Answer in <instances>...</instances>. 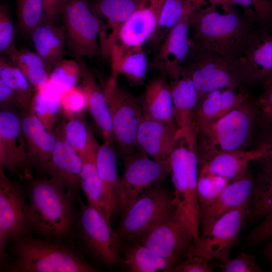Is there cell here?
I'll return each instance as SVG.
<instances>
[{"instance_id": "1", "label": "cell", "mask_w": 272, "mask_h": 272, "mask_svg": "<svg viewBox=\"0 0 272 272\" xmlns=\"http://www.w3.org/2000/svg\"><path fill=\"white\" fill-rule=\"evenodd\" d=\"M207 4L197 5L189 16L193 50L242 56L253 24L234 10L221 14Z\"/></svg>"}, {"instance_id": "2", "label": "cell", "mask_w": 272, "mask_h": 272, "mask_svg": "<svg viewBox=\"0 0 272 272\" xmlns=\"http://www.w3.org/2000/svg\"><path fill=\"white\" fill-rule=\"evenodd\" d=\"M260 127L255 98L248 99L229 113L196 132L198 163L215 154L249 150Z\"/></svg>"}, {"instance_id": "3", "label": "cell", "mask_w": 272, "mask_h": 272, "mask_svg": "<svg viewBox=\"0 0 272 272\" xmlns=\"http://www.w3.org/2000/svg\"><path fill=\"white\" fill-rule=\"evenodd\" d=\"M11 259L3 262L9 272H96L82 256L60 242L29 234L12 241Z\"/></svg>"}, {"instance_id": "4", "label": "cell", "mask_w": 272, "mask_h": 272, "mask_svg": "<svg viewBox=\"0 0 272 272\" xmlns=\"http://www.w3.org/2000/svg\"><path fill=\"white\" fill-rule=\"evenodd\" d=\"M28 188V216L31 229L39 235L67 236L77 223L76 199L49 178H31Z\"/></svg>"}, {"instance_id": "5", "label": "cell", "mask_w": 272, "mask_h": 272, "mask_svg": "<svg viewBox=\"0 0 272 272\" xmlns=\"http://www.w3.org/2000/svg\"><path fill=\"white\" fill-rule=\"evenodd\" d=\"M170 166L174 202L192 233L193 244H196L200 235L197 196L198 159L194 135L178 129L170 155Z\"/></svg>"}, {"instance_id": "6", "label": "cell", "mask_w": 272, "mask_h": 272, "mask_svg": "<svg viewBox=\"0 0 272 272\" xmlns=\"http://www.w3.org/2000/svg\"><path fill=\"white\" fill-rule=\"evenodd\" d=\"M183 64L192 78L198 98L225 87L252 86L250 70L242 56L193 50Z\"/></svg>"}, {"instance_id": "7", "label": "cell", "mask_w": 272, "mask_h": 272, "mask_svg": "<svg viewBox=\"0 0 272 272\" xmlns=\"http://www.w3.org/2000/svg\"><path fill=\"white\" fill-rule=\"evenodd\" d=\"M176 209L173 197L160 184L140 194L124 211L115 230L122 244L135 240Z\"/></svg>"}, {"instance_id": "8", "label": "cell", "mask_w": 272, "mask_h": 272, "mask_svg": "<svg viewBox=\"0 0 272 272\" xmlns=\"http://www.w3.org/2000/svg\"><path fill=\"white\" fill-rule=\"evenodd\" d=\"M103 91L118 152L122 156L131 154L139 147L138 133L144 117L141 104L134 96L118 85L117 77L111 76Z\"/></svg>"}, {"instance_id": "9", "label": "cell", "mask_w": 272, "mask_h": 272, "mask_svg": "<svg viewBox=\"0 0 272 272\" xmlns=\"http://www.w3.org/2000/svg\"><path fill=\"white\" fill-rule=\"evenodd\" d=\"M80 204L77 224L85 248L95 259L106 265L121 262L122 243L105 215L83 201Z\"/></svg>"}, {"instance_id": "10", "label": "cell", "mask_w": 272, "mask_h": 272, "mask_svg": "<svg viewBox=\"0 0 272 272\" xmlns=\"http://www.w3.org/2000/svg\"><path fill=\"white\" fill-rule=\"evenodd\" d=\"M134 241L146 246L165 260L172 270L187 256L193 243L192 233L176 208L169 216Z\"/></svg>"}, {"instance_id": "11", "label": "cell", "mask_w": 272, "mask_h": 272, "mask_svg": "<svg viewBox=\"0 0 272 272\" xmlns=\"http://www.w3.org/2000/svg\"><path fill=\"white\" fill-rule=\"evenodd\" d=\"M61 16L66 42L76 56L92 57L100 53L99 24L88 0H64Z\"/></svg>"}, {"instance_id": "12", "label": "cell", "mask_w": 272, "mask_h": 272, "mask_svg": "<svg viewBox=\"0 0 272 272\" xmlns=\"http://www.w3.org/2000/svg\"><path fill=\"white\" fill-rule=\"evenodd\" d=\"M31 229L28 216V201L21 185L12 180L0 169V257H7L8 242L28 234Z\"/></svg>"}, {"instance_id": "13", "label": "cell", "mask_w": 272, "mask_h": 272, "mask_svg": "<svg viewBox=\"0 0 272 272\" xmlns=\"http://www.w3.org/2000/svg\"><path fill=\"white\" fill-rule=\"evenodd\" d=\"M249 202L219 219L206 234L200 236L199 242L192 245L188 255L217 260L221 264L230 259L232 249L239 238L241 227L251 216Z\"/></svg>"}, {"instance_id": "14", "label": "cell", "mask_w": 272, "mask_h": 272, "mask_svg": "<svg viewBox=\"0 0 272 272\" xmlns=\"http://www.w3.org/2000/svg\"><path fill=\"white\" fill-rule=\"evenodd\" d=\"M124 171L121 178L120 211L127 208L143 192L160 184L170 169L154 161L139 147L122 156Z\"/></svg>"}, {"instance_id": "15", "label": "cell", "mask_w": 272, "mask_h": 272, "mask_svg": "<svg viewBox=\"0 0 272 272\" xmlns=\"http://www.w3.org/2000/svg\"><path fill=\"white\" fill-rule=\"evenodd\" d=\"M31 163L21 117L13 107H1L0 169L17 175L20 180L30 179Z\"/></svg>"}, {"instance_id": "16", "label": "cell", "mask_w": 272, "mask_h": 272, "mask_svg": "<svg viewBox=\"0 0 272 272\" xmlns=\"http://www.w3.org/2000/svg\"><path fill=\"white\" fill-rule=\"evenodd\" d=\"M56 144L50 159L41 165L42 168L50 181L63 188L80 203V175L83 161L75 151L65 141L62 125L54 131Z\"/></svg>"}, {"instance_id": "17", "label": "cell", "mask_w": 272, "mask_h": 272, "mask_svg": "<svg viewBox=\"0 0 272 272\" xmlns=\"http://www.w3.org/2000/svg\"><path fill=\"white\" fill-rule=\"evenodd\" d=\"M165 0H141L121 29L110 58L119 55L126 49L143 46L156 28Z\"/></svg>"}, {"instance_id": "18", "label": "cell", "mask_w": 272, "mask_h": 272, "mask_svg": "<svg viewBox=\"0 0 272 272\" xmlns=\"http://www.w3.org/2000/svg\"><path fill=\"white\" fill-rule=\"evenodd\" d=\"M141 0H91L90 7L99 24L100 53L110 57L113 46L123 25Z\"/></svg>"}, {"instance_id": "19", "label": "cell", "mask_w": 272, "mask_h": 272, "mask_svg": "<svg viewBox=\"0 0 272 272\" xmlns=\"http://www.w3.org/2000/svg\"><path fill=\"white\" fill-rule=\"evenodd\" d=\"M165 75L171 90L177 128L196 134L193 114L198 96L189 73L182 64L170 70Z\"/></svg>"}, {"instance_id": "20", "label": "cell", "mask_w": 272, "mask_h": 272, "mask_svg": "<svg viewBox=\"0 0 272 272\" xmlns=\"http://www.w3.org/2000/svg\"><path fill=\"white\" fill-rule=\"evenodd\" d=\"M252 97L248 88L228 87L200 96L195 106L193 122L195 133L199 129L223 117Z\"/></svg>"}, {"instance_id": "21", "label": "cell", "mask_w": 272, "mask_h": 272, "mask_svg": "<svg viewBox=\"0 0 272 272\" xmlns=\"http://www.w3.org/2000/svg\"><path fill=\"white\" fill-rule=\"evenodd\" d=\"M242 56L250 70L252 85L272 78V24H253Z\"/></svg>"}, {"instance_id": "22", "label": "cell", "mask_w": 272, "mask_h": 272, "mask_svg": "<svg viewBox=\"0 0 272 272\" xmlns=\"http://www.w3.org/2000/svg\"><path fill=\"white\" fill-rule=\"evenodd\" d=\"M178 129L175 123L144 116L138 133V145L153 160L170 169V155Z\"/></svg>"}, {"instance_id": "23", "label": "cell", "mask_w": 272, "mask_h": 272, "mask_svg": "<svg viewBox=\"0 0 272 272\" xmlns=\"http://www.w3.org/2000/svg\"><path fill=\"white\" fill-rule=\"evenodd\" d=\"M194 8L182 17L157 50L154 64L160 73L165 74L170 70L183 64L193 51L189 35L188 19Z\"/></svg>"}, {"instance_id": "24", "label": "cell", "mask_w": 272, "mask_h": 272, "mask_svg": "<svg viewBox=\"0 0 272 272\" xmlns=\"http://www.w3.org/2000/svg\"><path fill=\"white\" fill-rule=\"evenodd\" d=\"M254 177L250 172L232 180L224 188L216 200L199 215L202 235L206 234L214 223L229 212L250 200Z\"/></svg>"}, {"instance_id": "25", "label": "cell", "mask_w": 272, "mask_h": 272, "mask_svg": "<svg viewBox=\"0 0 272 272\" xmlns=\"http://www.w3.org/2000/svg\"><path fill=\"white\" fill-rule=\"evenodd\" d=\"M81 67V87L87 98V109L101 132L104 143L112 145L114 134L109 106L104 93L83 57L76 56Z\"/></svg>"}, {"instance_id": "26", "label": "cell", "mask_w": 272, "mask_h": 272, "mask_svg": "<svg viewBox=\"0 0 272 272\" xmlns=\"http://www.w3.org/2000/svg\"><path fill=\"white\" fill-rule=\"evenodd\" d=\"M96 163L102 182L105 200L106 217L111 224L114 214L120 211L121 178L118 174L116 156L112 145L99 146Z\"/></svg>"}, {"instance_id": "27", "label": "cell", "mask_w": 272, "mask_h": 272, "mask_svg": "<svg viewBox=\"0 0 272 272\" xmlns=\"http://www.w3.org/2000/svg\"><path fill=\"white\" fill-rule=\"evenodd\" d=\"M259 158L258 152L254 148L223 152L199 163L198 172L215 175L231 181L250 172L249 163Z\"/></svg>"}, {"instance_id": "28", "label": "cell", "mask_w": 272, "mask_h": 272, "mask_svg": "<svg viewBox=\"0 0 272 272\" xmlns=\"http://www.w3.org/2000/svg\"><path fill=\"white\" fill-rule=\"evenodd\" d=\"M21 127L31 163L39 167L52 157L56 139L48 131L35 114L30 104L21 117Z\"/></svg>"}, {"instance_id": "29", "label": "cell", "mask_w": 272, "mask_h": 272, "mask_svg": "<svg viewBox=\"0 0 272 272\" xmlns=\"http://www.w3.org/2000/svg\"><path fill=\"white\" fill-rule=\"evenodd\" d=\"M141 106L144 117L175 123L171 90L165 74L160 73L149 81Z\"/></svg>"}, {"instance_id": "30", "label": "cell", "mask_w": 272, "mask_h": 272, "mask_svg": "<svg viewBox=\"0 0 272 272\" xmlns=\"http://www.w3.org/2000/svg\"><path fill=\"white\" fill-rule=\"evenodd\" d=\"M36 53L50 70L65 54L66 37L63 26L43 20L31 33Z\"/></svg>"}, {"instance_id": "31", "label": "cell", "mask_w": 272, "mask_h": 272, "mask_svg": "<svg viewBox=\"0 0 272 272\" xmlns=\"http://www.w3.org/2000/svg\"><path fill=\"white\" fill-rule=\"evenodd\" d=\"M99 146L91 132L87 150L82 159L80 186L88 205L96 208L106 216L103 189L96 163L97 152Z\"/></svg>"}, {"instance_id": "32", "label": "cell", "mask_w": 272, "mask_h": 272, "mask_svg": "<svg viewBox=\"0 0 272 272\" xmlns=\"http://www.w3.org/2000/svg\"><path fill=\"white\" fill-rule=\"evenodd\" d=\"M122 251L121 262L129 271L171 272L172 268L165 260L135 241L123 244Z\"/></svg>"}, {"instance_id": "33", "label": "cell", "mask_w": 272, "mask_h": 272, "mask_svg": "<svg viewBox=\"0 0 272 272\" xmlns=\"http://www.w3.org/2000/svg\"><path fill=\"white\" fill-rule=\"evenodd\" d=\"M5 54L24 74L35 92L42 89L48 84L51 70L36 52L26 49L18 50L14 45Z\"/></svg>"}, {"instance_id": "34", "label": "cell", "mask_w": 272, "mask_h": 272, "mask_svg": "<svg viewBox=\"0 0 272 272\" xmlns=\"http://www.w3.org/2000/svg\"><path fill=\"white\" fill-rule=\"evenodd\" d=\"M112 76H124L132 86L144 83L148 67L147 54L143 46L125 49L111 59Z\"/></svg>"}, {"instance_id": "35", "label": "cell", "mask_w": 272, "mask_h": 272, "mask_svg": "<svg viewBox=\"0 0 272 272\" xmlns=\"http://www.w3.org/2000/svg\"><path fill=\"white\" fill-rule=\"evenodd\" d=\"M205 2V0H165L155 31L147 41L150 46L157 50L166 35L182 17L198 4Z\"/></svg>"}, {"instance_id": "36", "label": "cell", "mask_w": 272, "mask_h": 272, "mask_svg": "<svg viewBox=\"0 0 272 272\" xmlns=\"http://www.w3.org/2000/svg\"><path fill=\"white\" fill-rule=\"evenodd\" d=\"M256 161L260 166L254 177L251 216L263 219L272 212V160L262 159Z\"/></svg>"}, {"instance_id": "37", "label": "cell", "mask_w": 272, "mask_h": 272, "mask_svg": "<svg viewBox=\"0 0 272 272\" xmlns=\"http://www.w3.org/2000/svg\"><path fill=\"white\" fill-rule=\"evenodd\" d=\"M61 93L49 81L44 88L35 92L31 102L37 117L50 132H53L61 111Z\"/></svg>"}, {"instance_id": "38", "label": "cell", "mask_w": 272, "mask_h": 272, "mask_svg": "<svg viewBox=\"0 0 272 272\" xmlns=\"http://www.w3.org/2000/svg\"><path fill=\"white\" fill-rule=\"evenodd\" d=\"M0 79L16 95L23 111L27 110L30 106L34 88L22 71L3 56L0 59Z\"/></svg>"}, {"instance_id": "39", "label": "cell", "mask_w": 272, "mask_h": 272, "mask_svg": "<svg viewBox=\"0 0 272 272\" xmlns=\"http://www.w3.org/2000/svg\"><path fill=\"white\" fill-rule=\"evenodd\" d=\"M65 119L66 121L62 125L64 139L82 160L92 131L87 126L83 114L73 115Z\"/></svg>"}, {"instance_id": "40", "label": "cell", "mask_w": 272, "mask_h": 272, "mask_svg": "<svg viewBox=\"0 0 272 272\" xmlns=\"http://www.w3.org/2000/svg\"><path fill=\"white\" fill-rule=\"evenodd\" d=\"M229 182L218 176L198 172L197 196L199 215L216 200Z\"/></svg>"}, {"instance_id": "41", "label": "cell", "mask_w": 272, "mask_h": 272, "mask_svg": "<svg viewBox=\"0 0 272 272\" xmlns=\"http://www.w3.org/2000/svg\"><path fill=\"white\" fill-rule=\"evenodd\" d=\"M81 79V67L78 61L61 59L52 67L49 82L61 92L76 86Z\"/></svg>"}, {"instance_id": "42", "label": "cell", "mask_w": 272, "mask_h": 272, "mask_svg": "<svg viewBox=\"0 0 272 272\" xmlns=\"http://www.w3.org/2000/svg\"><path fill=\"white\" fill-rule=\"evenodd\" d=\"M16 2L19 27L25 33L31 34L43 20V0H16Z\"/></svg>"}, {"instance_id": "43", "label": "cell", "mask_w": 272, "mask_h": 272, "mask_svg": "<svg viewBox=\"0 0 272 272\" xmlns=\"http://www.w3.org/2000/svg\"><path fill=\"white\" fill-rule=\"evenodd\" d=\"M242 7L244 17L253 24H272V0H230Z\"/></svg>"}, {"instance_id": "44", "label": "cell", "mask_w": 272, "mask_h": 272, "mask_svg": "<svg viewBox=\"0 0 272 272\" xmlns=\"http://www.w3.org/2000/svg\"><path fill=\"white\" fill-rule=\"evenodd\" d=\"M60 104L61 111L65 118L82 114L83 111L87 108V98L81 86L61 92Z\"/></svg>"}, {"instance_id": "45", "label": "cell", "mask_w": 272, "mask_h": 272, "mask_svg": "<svg viewBox=\"0 0 272 272\" xmlns=\"http://www.w3.org/2000/svg\"><path fill=\"white\" fill-rule=\"evenodd\" d=\"M262 86V92L255 98L259 117V131L272 127V78Z\"/></svg>"}, {"instance_id": "46", "label": "cell", "mask_w": 272, "mask_h": 272, "mask_svg": "<svg viewBox=\"0 0 272 272\" xmlns=\"http://www.w3.org/2000/svg\"><path fill=\"white\" fill-rule=\"evenodd\" d=\"M14 26L9 8L6 4L0 5V52L6 53L14 44Z\"/></svg>"}, {"instance_id": "47", "label": "cell", "mask_w": 272, "mask_h": 272, "mask_svg": "<svg viewBox=\"0 0 272 272\" xmlns=\"http://www.w3.org/2000/svg\"><path fill=\"white\" fill-rule=\"evenodd\" d=\"M224 272H260L262 270L254 256L250 253L240 252L233 259L221 264Z\"/></svg>"}, {"instance_id": "48", "label": "cell", "mask_w": 272, "mask_h": 272, "mask_svg": "<svg viewBox=\"0 0 272 272\" xmlns=\"http://www.w3.org/2000/svg\"><path fill=\"white\" fill-rule=\"evenodd\" d=\"M208 259L197 255H188L177 264L171 272H212Z\"/></svg>"}, {"instance_id": "49", "label": "cell", "mask_w": 272, "mask_h": 272, "mask_svg": "<svg viewBox=\"0 0 272 272\" xmlns=\"http://www.w3.org/2000/svg\"><path fill=\"white\" fill-rule=\"evenodd\" d=\"M246 240L250 246L272 240V212L249 233Z\"/></svg>"}, {"instance_id": "50", "label": "cell", "mask_w": 272, "mask_h": 272, "mask_svg": "<svg viewBox=\"0 0 272 272\" xmlns=\"http://www.w3.org/2000/svg\"><path fill=\"white\" fill-rule=\"evenodd\" d=\"M252 148L259 153L258 160H272V127L258 132Z\"/></svg>"}, {"instance_id": "51", "label": "cell", "mask_w": 272, "mask_h": 272, "mask_svg": "<svg viewBox=\"0 0 272 272\" xmlns=\"http://www.w3.org/2000/svg\"><path fill=\"white\" fill-rule=\"evenodd\" d=\"M64 0H43L44 18L43 20L55 22L61 16Z\"/></svg>"}, {"instance_id": "52", "label": "cell", "mask_w": 272, "mask_h": 272, "mask_svg": "<svg viewBox=\"0 0 272 272\" xmlns=\"http://www.w3.org/2000/svg\"><path fill=\"white\" fill-rule=\"evenodd\" d=\"M0 105L1 107H17L21 108L18 99L13 92L2 79H0Z\"/></svg>"}, {"instance_id": "53", "label": "cell", "mask_w": 272, "mask_h": 272, "mask_svg": "<svg viewBox=\"0 0 272 272\" xmlns=\"http://www.w3.org/2000/svg\"><path fill=\"white\" fill-rule=\"evenodd\" d=\"M209 3L212 6L217 8L221 7L224 12L228 13L234 10L233 4L230 0H209Z\"/></svg>"}, {"instance_id": "54", "label": "cell", "mask_w": 272, "mask_h": 272, "mask_svg": "<svg viewBox=\"0 0 272 272\" xmlns=\"http://www.w3.org/2000/svg\"><path fill=\"white\" fill-rule=\"evenodd\" d=\"M265 254L268 259L272 262V240L265 248Z\"/></svg>"}]
</instances>
